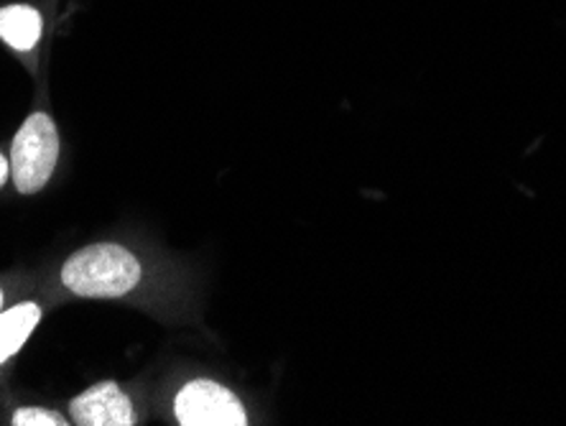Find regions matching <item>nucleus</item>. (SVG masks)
Returning <instances> with one entry per match:
<instances>
[{
    "instance_id": "9",
    "label": "nucleus",
    "mask_w": 566,
    "mask_h": 426,
    "mask_svg": "<svg viewBox=\"0 0 566 426\" xmlns=\"http://www.w3.org/2000/svg\"><path fill=\"white\" fill-rule=\"evenodd\" d=\"M3 302H6V299H3V289H0V309H3Z\"/></svg>"
},
{
    "instance_id": "7",
    "label": "nucleus",
    "mask_w": 566,
    "mask_h": 426,
    "mask_svg": "<svg viewBox=\"0 0 566 426\" xmlns=\"http://www.w3.org/2000/svg\"><path fill=\"white\" fill-rule=\"evenodd\" d=\"M11 424H15V426H64L70 422H66L60 412H52V408L27 406V408H19V412L13 414Z\"/></svg>"
},
{
    "instance_id": "1",
    "label": "nucleus",
    "mask_w": 566,
    "mask_h": 426,
    "mask_svg": "<svg viewBox=\"0 0 566 426\" xmlns=\"http://www.w3.org/2000/svg\"><path fill=\"white\" fill-rule=\"evenodd\" d=\"M138 258L118 243H95L66 258L60 279L64 289L85 299H118L140 283Z\"/></svg>"
},
{
    "instance_id": "8",
    "label": "nucleus",
    "mask_w": 566,
    "mask_h": 426,
    "mask_svg": "<svg viewBox=\"0 0 566 426\" xmlns=\"http://www.w3.org/2000/svg\"><path fill=\"white\" fill-rule=\"evenodd\" d=\"M8 177H11V162H8V158L0 154V187H3Z\"/></svg>"
},
{
    "instance_id": "4",
    "label": "nucleus",
    "mask_w": 566,
    "mask_h": 426,
    "mask_svg": "<svg viewBox=\"0 0 566 426\" xmlns=\"http://www.w3.org/2000/svg\"><path fill=\"white\" fill-rule=\"evenodd\" d=\"M72 422L80 426H133L138 422L136 408L115 381H103L72 398Z\"/></svg>"
},
{
    "instance_id": "5",
    "label": "nucleus",
    "mask_w": 566,
    "mask_h": 426,
    "mask_svg": "<svg viewBox=\"0 0 566 426\" xmlns=\"http://www.w3.org/2000/svg\"><path fill=\"white\" fill-rule=\"evenodd\" d=\"M44 19L31 6H6L0 8V39L15 52H31L39 44Z\"/></svg>"
},
{
    "instance_id": "6",
    "label": "nucleus",
    "mask_w": 566,
    "mask_h": 426,
    "mask_svg": "<svg viewBox=\"0 0 566 426\" xmlns=\"http://www.w3.org/2000/svg\"><path fill=\"white\" fill-rule=\"evenodd\" d=\"M41 312L39 304L27 302L19 304L8 312H0V365L19 353V350L27 345V340L31 337V332L39 328Z\"/></svg>"
},
{
    "instance_id": "2",
    "label": "nucleus",
    "mask_w": 566,
    "mask_h": 426,
    "mask_svg": "<svg viewBox=\"0 0 566 426\" xmlns=\"http://www.w3.org/2000/svg\"><path fill=\"white\" fill-rule=\"evenodd\" d=\"M60 162V131L46 113H31L11 146V177L21 195H36Z\"/></svg>"
},
{
    "instance_id": "3",
    "label": "nucleus",
    "mask_w": 566,
    "mask_h": 426,
    "mask_svg": "<svg viewBox=\"0 0 566 426\" xmlns=\"http://www.w3.org/2000/svg\"><path fill=\"white\" fill-rule=\"evenodd\" d=\"M174 416L181 426H245L240 398L214 381H189L174 401Z\"/></svg>"
}]
</instances>
